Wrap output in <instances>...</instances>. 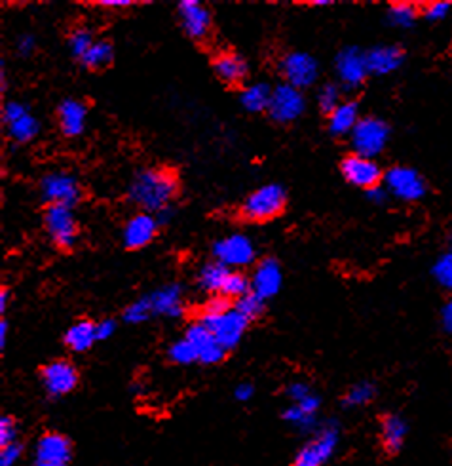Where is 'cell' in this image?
Here are the masks:
<instances>
[{"label":"cell","instance_id":"cell-10","mask_svg":"<svg viewBox=\"0 0 452 466\" xmlns=\"http://www.w3.org/2000/svg\"><path fill=\"white\" fill-rule=\"evenodd\" d=\"M213 256H215V261L223 263L230 270H240L249 267L255 261L256 249L249 237L230 235L215 242Z\"/></svg>","mask_w":452,"mask_h":466},{"label":"cell","instance_id":"cell-9","mask_svg":"<svg viewBox=\"0 0 452 466\" xmlns=\"http://www.w3.org/2000/svg\"><path fill=\"white\" fill-rule=\"evenodd\" d=\"M40 380L50 398H63L78 387L80 373L71 360H52L42 366Z\"/></svg>","mask_w":452,"mask_h":466},{"label":"cell","instance_id":"cell-53","mask_svg":"<svg viewBox=\"0 0 452 466\" xmlns=\"http://www.w3.org/2000/svg\"><path fill=\"white\" fill-rule=\"evenodd\" d=\"M8 301H10V293H8L6 288H3V289H0V312L6 310Z\"/></svg>","mask_w":452,"mask_h":466},{"label":"cell","instance_id":"cell-33","mask_svg":"<svg viewBox=\"0 0 452 466\" xmlns=\"http://www.w3.org/2000/svg\"><path fill=\"white\" fill-rule=\"evenodd\" d=\"M420 14H422L420 8L413 3H394V5L387 6L386 15H387V21H390L394 27L408 29V27L415 25V21Z\"/></svg>","mask_w":452,"mask_h":466},{"label":"cell","instance_id":"cell-23","mask_svg":"<svg viewBox=\"0 0 452 466\" xmlns=\"http://www.w3.org/2000/svg\"><path fill=\"white\" fill-rule=\"evenodd\" d=\"M213 71L226 86H238L247 76V63L236 52H221L213 57Z\"/></svg>","mask_w":452,"mask_h":466},{"label":"cell","instance_id":"cell-8","mask_svg":"<svg viewBox=\"0 0 452 466\" xmlns=\"http://www.w3.org/2000/svg\"><path fill=\"white\" fill-rule=\"evenodd\" d=\"M40 197L48 206L75 208L82 200L78 179L67 172H52L40 181Z\"/></svg>","mask_w":452,"mask_h":466},{"label":"cell","instance_id":"cell-24","mask_svg":"<svg viewBox=\"0 0 452 466\" xmlns=\"http://www.w3.org/2000/svg\"><path fill=\"white\" fill-rule=\"evenodd\" d=\"M319 408H321V398L316 392H312L308 398L296 401V404H291L284 411V420L298 431L308 432L316 425Z\"/></svg>","mask_w":452,"mask_h":466},{"label":"cell","instance_id":"cell-31","mask_svg":"<svg viewBox=\"0 0 452 466\" xmlns=\"http://www.w3.org/2000/svg\"><path fill=\"white\" fill-rule=\"evenodd\" d=\"M113 61H115V46L109 40H95V45L90 48V52L80 59L82 66L88 71H101L105 67L113 66Z\"/></svg>","mask_w":452,"mask_h":466},{"label":"cell","instance_id":"cell-20","mask_svg":"<svg viewBox=\"0 0 452 466\" xmlns=\"http://www.w3.org/2000/svg\"><path fill=\"white\" fill-rule=\"evenodd\" d=\"M284 284L282 267L274 258H265L261 263L255 267V272L251 277V291L256 293L258 298L268 301L279 293Z\"/></svg>","mask_w":452,"mask_h":466},{"label":"cell","instance_id":"cell-42","mask_svg":"<svg viewBox=\"0 0 452 466\" xmlns=\"http://www.w3.org/2000/svg\"><path fill=\"white\" fill-rule=\"evenodd\" d=\"M17 441V422L10 415L0 417V450Z\"/></svg>","mask_w":452,"mask_h":466},{"label":"cell","instance_id":"cell-14","mask_svg":"<svg viewBox=\"0 0 452 466\" xmlns=\"http://www.w3.org/2000/svg\"><path fill=\"white\" fill-rule=\"evenodd\" d=\"M3 120L8 130V136L12 141L24 145L33 141L38 132H40V124L38 120L31 115L27 109V105L19 103V101H8L3 107Z\"/></svg>","mask_w":452,"mask_h":466},{"label":"cell","instance_id":"cell-29","mask_svg":"<svg viewBox=\"0 0 452 466\" xmlns=\"http://www.w3.org/2000/svg\"><path fill=\"white\" fill-rule=\"evenodd\" d=\"M272 92H274V88L268 86L266 82H255V84H251V86H247V88L242 92L240 101H242L244 109H246L247 113H253V115L265 113V111L268 113Z\"/></svg>","mask_w":452,"mask_h":466},{"label":"cell","instance_id":"cell-3","mask_svg":"<svg viewBox=\"0 0 452 466\" xmlns=\"http://www.w3.org/2000/svg\"><path fill=\"white\" fill-rule=\"evenodd\" d=\"M340 429L335 420L326 422L314 431V436L296 451L289 466H326L336 453Z\"/></svg>","mask_w":452,"mask_h":466},{"label":"cell","instance_id":"cell-17","mask_svg":"<svg viewBox=\"0 0 452 466\" xmlns=\"http://www.w3.org/2000/svg\"><path fill=\"white\" fill-rule=\"evenodd\" d=\"M185 337L194 345V349H196L200 364L215 366V364H221L225 360L226 350L223 349V345L217 341V339H215V335L200 320L192 322L186 328Z\"/></svg>","mask_w":452,"mask_h":466},{"label":"cell","instance_id":"cell-51","mask_svg":"<svg viewBox=\"0 0 452 466\" xmlns=\"http://www.w3.org/2000/svg\"><path fill=\"white\" fill-rule=\"evenodd\" d=\"M387 197H390V193H387L384 185H378L371 190H367V198L373 202V204H384L387 200Z\"/></svg>","mask_w":452,"mask_h":466},{"label":"cell","instance_id":"cell-15","mask_svg":"<svg viewBox=\"0 0 452 466\" xmlns=\"http://www.w3.org/2000/svg\"><path fill=\"white\" fill-rule=\"evenodd\" d=\"M71 459V440L61 432H45L36 441L33 466H69Z\"/></svg>","mask_w":452,"mask_h":466},{"label":"cell","instance_id":"cell-52","mask_svg":"<svg viewBox=\"0 0 452 466\" xmlns=\"http://www.w3.org/2000/svg\"><path fill=\"white\" fill-rule=\"evenodd\" d=\"M174 216H176V214H174V208L169 206V208H166V209H162V211H160L156 219H158V223H160V225H166V223H169L171 219H174Z\"/></svg>","mask_w":452,"mask_h":466},{"label":"cell","instance_id":"cell-28","mask_svg":"<svg viewBox=\"0 0 452 466\" xmlns=\"http://www.w3.org/2000/svg\"><path fill=\"white\" fill-rule=\"evenodd\" d=\"M63 341L73 352H88L97 343V328L92 320H78L65 333Z\"/></svg>","mask_w":452,"mask_h":466},{"label":"cell","instance_id":"cell-7","mask_svg":"<svg viewBox=\"0 0 452 466\" xmlns=\"http://www.w3.org/2000/svg\"><path fill=\"white\" fill-rule=\"evenodd\" d=\"M384 187L387 193L401 202L422 200L427 193V185L424 177L415 167L394 166L384 174Z\"/></svg>","mask_w":452,"mask_h":466},{"label":"cell","instance_id":"cell-35","mask_svg":"<svg viewBox=\"0 0 452 466\" xmlns=\"http://www.w3.org/2000/svg\"><path fill=\"white\" fill-rule=\"evenodd\" d=\"M167 358L177 366H190L194 362H198V352H196V349H194V345L188 341V339L183 337V339H179V341L169 345Z\"/></svg>","mask_w":452,"mask_h":466},{"label":"cell","instance_id":"cell-25","mask_svg":"<svg viewBox=\"0 0 452 466\" xmlns=\"http://www.w3.org/2000/svg\"><path fill=\"white\" fill-rule=\"evenodd\" d=\"M148 301L150 307H153V312L158 316L179 318L185 312L183 289L177 284H169L153 291L148 295Z\"/></svg>","mask_w":452,"mask_h":466},{"label":"cell","instance_id":"cell-22","mask_svg":"<svg viewBox=\"0 0 452 466\" xmlns=\"http://www.w3.org/2000/svg\"><path fill=\"white\" fill-rule=\"evenodd\" d=\"M408 434L407 420L397 413H386L380 417V448L386 455H397Z\"/></svg>","mask_w":452,"mask_h":466},{"label":"cell","instance_id":"cell-36","mask_svg":"<svg viewBox=\"0 0 452 466\" xmlns=\"http://www.w3.org/2000/svg\"><path fill=\"white\" fill-rule=\"evenodd\" d=\"M434 280L447 291H452V249L443 251L432 267Z\"/></svg>","mask_w":452,"mask_h":466},{"label":"cell","instance_id":"cell-45","mask_svg":"<svg viewBox=\"0 0 452 466\" xmlns=\"http://www.w3.org/2000/svg\"><path fill=\"white\" fill-rule=\"evenodd\" d=\"M312 392H314V390L310 389V385L303 383V380H295V383H291V385L287 387V396H289V400H291V404H296V401L308 398Z\"/></svg>","mask_w":452,"mask_h":466},{"label":"cell","instance_id":"cell-48","mask_svg":"<svg viewBox=\"0 0 452 466\" xmlns=\"http://www.w3.org/2000/svg\"><path fill=\"white\" fill-rule=\"evenodd\" d=\"M441 328L445 333L452 335V298L441 309Z\"/></svg>","mask_w":452,"mask_h":466},{"label":"cell","instance_id":"cell-41","mask_svg":"<svg viewBox=\"0 0 452 466\" xmlns=\"http://www.w3.org/2000/svg\"><path fill=\"white\" fill-rule=\"evenodd\" d=\"M452 5L450 3H443V0H434V3H427L422 6V15L432 21V24H439V21L447 19L450 14Z\"/></svg>","mask_w":452,"mask_h":466},{"label":"cell","instance_id":"cell-47","mask_svg":"<svg viewBox=\"0 0 452 466\" xmlns=\"http://www.w3.org/2000/svg\"><path fill=\"white\" fill-rule=\"evenodd\" d=\"M97 328V341H106V339H111L116 331V322L113 318H105V320L95 324Z\"/></svg>","mask_w":452,"mask_h":466},{"label":"cell","instance_id":"cell-18","mask_svg":"<svg viewBox=\"0 0 452 466\" xmlns=\"http://www.w3.org/2000/svg\"><path fill=\"white\" fill-rule=\"evenodd\" d=\"M177 14L181 27L188 38L202 42L209 36L213 25L211 14L204 5L198 3V0H183L177 6Z\"/></svg>","mask_w":452,"mask_h":466},{"label":"cell","instance_id":"cell-21","mask_svg":"<svg viewBox=\"0 0 452 466\" xmlns=\"http://www.w3.org/2000/svg\"><path fill=\"white\" fill-rule=\"evenodd\" d=\"M88 122V105L80 99H65L57 107V124L65 137H78Z\"/></svg>","mask_w":452,"mask_h":466},{"label":"cell","instance_id":"cell-4","mask_svg":"<svg viewBox=\"0 0 452 466\" xmlns=\"http://www.w3.org/2000/svg\"><path fill=\"white\" fill-rule=\"evenodd\" d=\"M356 155L375 158L390 141V126L377 116H363L350 136Z\"/></svg>","mask_w":452,"mask_h":466},{"label":"cell","instance_id":"cell-50","mask_svg":"<svg viewBox=\"0 0 452 466\" xmlns=\"http://www.w3.org/2000/svg\"><path fill=\"white\" fill-rule=\"evenodd\" d=\"M255 394V387L251 383H240L234 389V398L238 401H249Z\"/></svg>","mask_w":452,"mask_h":466},{"label":"cell","instance_id":"cell-49","mask_svg":"<svg viewBox=\"0 0 452 466\" xmlns=\"http://www.w3.org/2000/svg\"><path fill=\"white\" fill-rule=\"evenodd\" d=\"M136 3L134 0H99L95 6L106 8V10H120V8H132Z\"/></svg>","mask_w":452,"mask_h":466},{"label":"cell","instance_id":"cell-32","mask_svg":"<svg viewBox=\"0 0 452 466\" xmlns=\"http://www.w3.org/2000/svg\"><path fill=\"white\" fill-rule=\"evenodd\" d=\"M377 398V387L371 380H359V383L352 385L347 394L342 398V406L348 410L369 406L371 401Z\"/></svg>","mask_w":452,"mask_h":466},{"label":"cell","instance_id":"cell-46","mask_svg":"<svg viewBox=\"0 0 452 466\" xmlns=\"http://www.w3.org/2000/svg\"><path fill=\"white\" fill-rule=\"evenodd\" d=\"M15 48H17V54H19V56L29 57V56H33V52L36 50V38H35L33 35H21V36L17 38Z\"/></svg>","mask_w":452,"mask_h":466},{"label":"cell","instance_id":"cell-30","mask_svg":"<svg viewBox=\"0 0 452 466\" xmlns=\"http://www.w3.org/2000/svg\"><path fill=\"white\" fill-rule=\"evenodd\" d=\"M228 274H230L228 267H225L219 261H211V263H207V265H204L200 268V272H198V286L204 291L211 293V295H221L223 286H225V282L228 279Z\"/></svg>","mask_w":452,"mask_h":466},{"label":"cell","instance_id":"cell-34","mask_svg":"<svg viewBox=\"0 0 452 466\" xmlns=\"http://www.w3.org/2000/svg\"><path fill=\"white\" fill-rule=\"evenodd\" d=\"M247 293H251V280L246 277L242 270H230L221 295H225V298H228L230 301L232 299L238 301Z\"/></svg>","mask_w":452,"mask_h":466},{"label":"cell","instance_id":"cell-40","mask_svg":"<svg viewBox=\"0 0 452 466\" xmlns=\"http://www.w3.org/2000/svg\"><path fill=\"white\" fill-rule=\"evenodd\" d=\"M340 103H342L340 101V90H338L336 84H331V82L329 84H323V86L317 92V107H319V111L326 113V115H331Z\"/></svg>","mask_w":452,"mask_h":466},{"label":"cell","instance_id":"cell-5","mask_svg":"<svg viewBox=\"0 0 452 466\" xmlns=\"http://www.w3.org/2000/svg\"><path fill=\"white\" fill-rule=\"evenodd\" d=\"M45 230L50 238V242L57 249H73L78 240V223L71 208L63 206H48L45 211Z\"/></svg>","mask_w":452,"mask_h":466},{"label":"cell","instance_id":"cell-54","mask_svg":"<svg viewBox=\"0 0 452 466\" xmlns=\"http://www.w3.org/2000/svg\"><path fill=\"white\" fill-rule=\"evenodd\" d=\"M6 335H8V324L3 320L0 322V349H5L6 345Z\"/></svg>","mask_w":452,"mask_h":466},{"label":"cell","instance_id":"cell-6","mask_svg":"<svg viewBox=\"0 0 452 466\" xmlns=\"http://www.w3.org/2000/svg\"><path fill=\"white\" fill-rule=\"evenodd\" d=\"M200 322L215 335V339H217L226 352L240 345L249 326L247 318L234 307L225 314H215V316L202 314Z\"/></svg>","mask_w":452,"mask_h":466},{"label":"cell","instance_id":"cell-13","mask_svg":"<svg viewBox=\"0 0 452 466\" xmlns=\"http://www.w3.org/2000/svg\"><path fill=\"white\" fill-rule=\"evenodd\" d=\"M340 174L350 185L363 188V190H371V188L382 185V181H384V174H382L380 166L377 164V160L356 155V153L342 158Z\"/></svg>","mask_w":452,"mask_h":466},{"label":"cell","instance_id":"cell-16","mask_svg":"<svg viewBox=\"0 0 452 466\" xmlns=\"http://www.w3.org/2000/svg\"><path fill=\"white\" fill-rule=\"evenodd\" d=\"M336 75L344 88H359L371 75L367 66V52H361L354 46L340 50V54L336 56Z\"/></svg>","mask_w":452,"mask_h":466},{"label":"cell","instance_id":"cell-2","mask_svg":"<svg viewBox=\"0 0 452 466\" xmlns=\"http://www.w3.org/2000/svg\"><path fill=\"white\" fill-rule=\"evenodd\" d=\"M286 206V188L277 183H268L258 187L249 197H246L240 206V216L249 223H266L282 216Z\"/></svg>","mask_w":452,"mask_h":466},{"label":"cell","instance_id":"cell-43","mask_svg":"<svg viewBox=\"0 0 452 466\" xmlns=\"http://www.w3.org/2000/svg\"><path fill=\"white\" fill-rule=\"evenodd\" d=\"M232 309V303L228 298H225V295H213V298L204 305L202 309V314H207V316H215V314H225Z\"/></svg>","mask_w":452,"mask_h":466},{"label":"cell","instance_id":"cell-19","mask_svg":"<svg viewBox=\"0 0 452 466\" xmlns=\"http://www.w3.org/2000/svg\"><path fill=\"white\" fill-rule=\"evenodd\" d=\"M158 227L160 223L153 214L141 211V214H136L126 223L122 230V242L127 249H143L156 238Z\"/></svg>","mask_w":452,"mask_h":466},{"label":"cell","instance_id":"cell-55","mask_svg":"<svg viewBox=\"0 0 452 466\" xmlns=\"http://www.w3.org/2000/svg\"><path fill=\"white\" fill-rule=\"evenodd\" d=\"M331 3H327V0H317V3H310V6H319V8H323V6H329Z\"/></svg>","mask_w":452,"mask_h":466},{"label":"cell","instance_id":"cell-37","mask_svg":"<svg viewBox=\"0 0 452 466\" xmlns=\"http://www.w3.org/2000/svg\"><path fill=\"white\" fill-rule=\"evenodd\" d=\"M94 45H95V38H94V33L90 29L76 27L69 35V50L78 59H82L85 54H88Z\"/></svg>","mask_w":452,"mask_h":466},{"label":"cell","instance_id":"cell-1","mask_svg":"<svg viewBox=\"0 0 452 466\" xmlns=\"http://www.w3.org/2000/svg\"><path fill=\"white\" fill-rule=\"evenodd\" d=\"M179 179L169 167H145L134 176L127 187V198L146 214H160L177 197Z\"/></svg>","mask_w":452,"mask_h":466},{"label":"cell","instance_id":"cell-27","mask_svg":"<svg viewBox=\"0 0 452 466\" xmlns=\"http://www.w3.org/2000/svg\"><path fill=\"white\" fill-rule=\"evenodd\" d=\"M359 120H361L359 105L356 101H342L338 107L329 115L327 128L335 137L352 136Z\"/></svg>","mask_w":452,"mask_h":466},{"label":"cell","instance_id":"cell-26","mask_svg":"<svg viewBox=\"0 0 452 466\" xmlns=\"http://www.w3.org/2000/svg\"><path fill=\"white\" fill-rule=\"evenodd\" d=\"M405 61V52L399 46H375L367 52V66L369 73L377 76H386L396 73Z\"/></svg>","mask_w":452,"mask_h":466},{"label":"cell","instance_id":"cell-12","mask_svg":"<svg viewBox=\"0 0 452 466\" xmlns=\"http://www.w3.org/2000/svg\"><path fill=\"white\" fill-rule=\"evenodd\" d=\"M279 71H282L286 84L300 92L314 86L319 76L316 57H312L306 52H291L284 56L282 63H279Z\"/></svg>","mask_w":452,"mask_h":466},{"label":"cell","instance_id":"cell-56","mask_svg":"<svg viewBox=\"0 0 452 466\" xmlns=\"http://www.w3.org/2000/svg\"><path fill=\"white\" fill-rule=\"evenodd\" d=\"M447 242H448V249H452V230L448 232V237H447Z\"/></svg>","mask_w":452,"mask_h":466},{"label":"cell","instance_id":"cell-39","mask_svg":"<svg viewBox=\"0 0 452 466\" xmlns=\"http://www.w3.org/2000/svg\"><path fill=\"white\" fill-rule=\"evenodd\" d=\"M155 312H153V307H150L148 295H146V298H141V299L134 301L129 307H126L122 318H124V322H127V324H143Z\"/></svg>","mask_w":452,"mask_h":466},{"label":"cell","instance_id":"cell-11","mask_svg":"<svg viewBox=\"0 0 452 466\" xmlns=\"http://www.w3.org/2000/svg\"><path fill=\"white\" fill-rule=\"evenodd\" d=\"M306 111V99L303 92L289 86V84H279L274 88L268 115L277 124H291L303 116Z\"/></svg>","mask_w":452,"mask_h":466},{"label":"cell","instance_id":"cell-44","mask_svg":"<svg viewBox=\"0 0 452 466\" xmlns=\"http://www.w3.org/2000/svg\"><path fill=\"white\" fill-rule=\"evenodd\" d=\"M21 455H24V443H12V446H6L0 450V466H14Z\"/></svg>","mask_w":452,"mask_h":466},{"label":"cell","instance_id":"cell-38","mask_svg":"<svg viewBox=\"0 0 452 466\" xmlns=\"http://www.w3.org/2000/svg\"><path fill=\"white\" fill-rule=\"evenodd\" d=\"M234 309L238 310L240 314H244L249 322H253V320H256V318L263 316V312H265V309H266V301L261 299L256 293L251 291V293L244 295L242 299L236 301V303H234Z\"/></svg>","mask_w":452,"mask_h":466}]
</instances>
